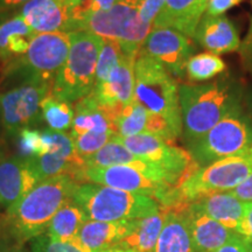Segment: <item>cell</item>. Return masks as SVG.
Here are the masks:
<instances>
[{
    "mask_svg": "<svg viewBox=\"0 0 252 252\" xmlns=\"http://www.w3.org/2000/svg\"><path fill=\"white\" fill-rule=\"evenodd\" d=\"M6 18H7V17H6V15H5V13H4V12H0V24H1L2 23V21H4L5 20V19Z\"/></svg>",
    "mask_w": 252,
    "mask_h": 252,
    "instance_id": "681fc988",
    "label": "cell"
},
{
    "mask_svg": "<svg viewBox=\"0 0 252 252\" xmlns=\"http://www.w3.org/2000/svg\"><path fill=\"white\" fill-rule=\"evenodd\" d=\"M20 15L36 33L71 32L72 17L65 0H30Z\"/></svg>",
    "mask_w": 252,
    "mask_h": 252,
    "instance_id": "e0dca14e",
    "label": "cell"
},
{
    "mask_svg": "<svg viewBox=\"0 0 252 252\" xmlns=\"http://www.w3.org/2000/svg\"><path fill=\"white\" fill-rule=\"evenodd\" d=\"M237 234L244 239L252 251V202H245L244 217L239 225Z\"/></svg>",
    "mask_w": 252,
    "mask_h": 252,
    "instance_id": "f35d334b",
    "label": "cell"
},
{
    "mask_svg": "<svg viewBox=\"0 0 252 252\" xmlns=\"http://www.w3.org/2000/svg\"><path fill=\"white\" fill-rule=\"evenodd\" d=\"M135 220L100 222L88 220L78 231L75 243L87 252H102L117 245L134 229Z\"/></svg>",
    "mask_w": 252,
    "mask_h": 252,
    "instance_id": "d6986e66",
    "label": "cell"
},
{
    "mask_svg": "<svg viewBox=\"0 0 252 252\" xmlns=\"http://www.w3.org/2000/svg\"><path fill=\"white\" fill-rule=\"evenodd\" d=\"M251 2H252V0H251Z\"/></svg>",
    "mask_w": 252,
    "mask_h": 252,
    "instance_id": "f907efd6",
    "label": "cell"
},
{
    "mask_svg": "<svg viewBox=\"0 0 252 252\" xmlns=\"http://www.w3.org/2000/svg\"><path fill=\"white\" fill-rule=\"evenodd\" d=\"M186 213L191 238L197 252H215L238 235L208 216L194 204L188 203Z\"/></svg>",
    "mask_w": 252,
    "mask_h": 252,
    "instance_id": "ffe728a7",
    "label": "cell"
},
{
    "mask_svg": "<svg viewBox=\"0 0 252 252\" xmlns=\"http://www.w3.org/2000/svg\"><path fill=\"white\" fill-rule=\"evenodd\" d=\"M26 159L28 160L32 171L34 172L40 182L60 175H70L76 180L78 172L83 169L52 153H46L40 157L26 158Z\"/></svg>",
    "mask_w": 252,
    "mask_h": 252,
    "instance_id": "f1b7e54d",
    "label": "cell"
},
{
    "mask_svg": "<svg viewBox=\"0 0 252 252\" xmlns=\"http://www.w3.org/2000/svg\"><path fill=\"white\" fill-rule=\"evenodd\" d=\"M115 127L116 135L121 138L149 133L159 135L172 143L178 138L165 118L150 112L134 100L123 108L121 115L116 119Z\"/></svg>",
    "mask_w": 252,
    "mask_h": 252,
    "instance_id": "2e32d148",
    "label": "cell"
},
{
    "mask_svg": "<svg viewBox=\"0 0 252 252\" xmlns=\"http://www.w3.org/2000/svg\"><path fill=\"white\" fill-rule=\"evenodd\" d=\"M102 47L103 37L96 34L87 31L70 33V50L53 84V96L71 104L93 93Z\"/></svg>",
    "mask_w": 252,
    "mask_h": 252,
    "instance_id": "5b68a950",
    "label": "cell"
},
{
    "mask_svg": "<svg viewBox=\"0 0 252 252\" xmlns=\"http://www.w3.org/2000/svg\"><path fill=\"white\" fill-rule=\"evenodd\" d=\"M30 0H0V12L7 11L9 8L18 7V6H24Z\"/></svg>",
    "mask_w": 252,
    "mask_h": 252,
    "instance_id": "f6af8a7d",
    "label": "cell"
},
{
    "mask_svg": "<svg viewBox=\"0 0 252 252\" xmlns=\"http://www.w3.org/2000/svg\"><path fill=\"white\" fill-rule=\"evenodd\" d=\"M42 140L45 145L46 153L55 154L67 161L74 163L81 168H84L83 159L78 156L75 149L71 135L64 132L53 131L48 128L42 132Z\"/></svg>",
    "mask_w": 252,
    "mask_h": 252,
    "instance_id": "1f68e13d",
    "label": "cell"
},
{
    "mask_svg": "<svg viewBox=\"0 0 252 252\" xmlns=\"http://www.w3.org/2000/svg\"><path fill=\"white\" fill-rule=\"evenodd\" d=\"M252 173V145L235 156L201 167L178 188H174L162 208L193 202L207 194L231 191Z\"/></svg>",
    "mask_w": 252,
    "mask_h": 252,
    "instance_id": "8992f818",
    "label": "cell"
},
{
    "mask_svg": "<svg viewBox=\"0 0 252 252\" xmlns=\"http://www.w3.org/2000/svg\"><path fill=\"white\" fill-rule=\"evenodd\" d=\"M215 252H252L249 245L245 243L244 239L239 235H236L234 238H231L228 243L220 247Z\"/></svg>",
    "mask_w": 252,
    "mask_h": 252,
    "instance_id": "60d3db41",
    "label": "cell"
},
{
    "mask_svg": "<svg viewBox=\"0 0 252 252\" xmlns=\"http://www.w3.org/2000/svg\"><path fill=\"white\" fill-rule=\"evenodd\" d=\"M210 0H198L197 5H196V17L198 18V20H201L203 17L204 12H206L207 5Z\"/></svg>",
    "mask_w": 252,
    "mask_h": 252,
    "instance_id": "7dc6e473",
    "label": "cell"
},
{
    "mask_svg": "<svg viewBox=\"0 0 252 252\" xmlns=\"http://www.w3.org/2000/svg\"><path fill=\"white\" fill-rule=\"evenodd\" d=\"M102 252H135V251L130 250V249H125L123 247H119V245H115V247L106 249V250H104Z\"/></svg>",
    "mask_w": 252,
    "mask_h": 252,
    "instance_id": "c3c4849f",
    "label": "cell"
},
{
    "mask_svg": "<svg viewBox=\"0 0 252 252\" xmlns=\"http://www.w3.org/2000/svg\"><path fill=\"white\" fill-rule=\"evenodd\" d=\"M115 135L112 132H86V133L71 135V138L74 140L76 152L84 161L86 158L103 149L109 141L112 140Z\"/></svg>",
    "mask_w": 252,
    "mask_h": 252,
    "instance_id": "836d02e7",
    "label": "cell"
},
{
    "mask_svg": "<svg viewBox=\"0 0 252 252\" xmlns=\"http://www.w3.org/2000/svg\"><path fill=\"white\" fill-rule=\"evenodd\" d=\"M74 111L75 117L70 135L86 132H112L116 134V127L111 118L91 94L75 103Z\"/></svg>",
    "mask_w": 252,
    "mask_h": 252,
    "instance_id": "d4e9b609",
    "label": "cell"
},
{
    "mask_svg": "<svg viewBox=\"0 0 252 252\" xmlns=\"http://www.w3.org/2000/svg\"><path fill=\"white\" fill-rule=\"evenodd\" d=\"M133 100L165 118L176 137L182 135L179 87L160 62L139 54L134 64Z\"/></svg>",
    "mask_w": 252,
    "mask_h": 252,
    "instance_id": "277c9868",
    "label": "cell"
},
{
    "mask_svg": "<svg viewBox=\"0 0 252 252\" xmlns=\"http://www.w3.org/2000/svg\"><path fill=\"white\" fill-rule=\"evenodd\" d=\"M245 87L242 81L224 75L212 83L179 87L182 138L190 145L232 113L244 111Z\"/></svg>",
    "mask_w": 252,
    "mask_h": 252,
    "instance_id": "6da1fadb",
    "label": "cell"
},
{
    "mask_svg": "<svg viewBox=\"0 0 252 252\" xmlns=\"http://www.w3.org/2000/svg\"><path fill=\"white\" fill-rule=\"evenodd\" d=\"M72 200L87 219L100 222H122L152 216L161 210L156 198L97 184H78Z\"/></svg>",
    "mask_w": 252,
    "mask_h": 252,
    "instance_id": "3957f363",
    "label": "cell"
},
{
    "mask_svg": "<svg viewBox=\"0 0 252 252\" xmlns=\"http://www.w3.org/2000/svg\"><path fill=\"white\" fill-rule=\"evenodd\" d=\"M26 158H0V208L7 210L39 184Z\"/></svg>",
    "mask_w": 252,
    "mask_h": 252,
    "instance_id": "9a60e30c",
    "label": "cell"
},
{
    "mask_svg": "<svg viewBox=\"0 0 252 252\" xmlns=\"http://www.w3.org/2000/svg\"><path fill=\"white\" fill-rule=\"evenodd\" d=\"M141 0H118L108 11L90 12L74 24L72 32L87 31L103 39L115 40L126 54L139 55L152 26L139 18ZM71 32V33H72Z\"/></svg>",
    "mask_w": 252,
    "mask_h": 252,
    "instance_id": "ba28073f",
    "label": "cell"
},
{
    "mask_svg": "<svg viewBox=\"0 0 252 252\" xmlns=\"http://www.w3.org/2000/svg\"><path fill=\"white\" fill-rule=\"evenodd\" d=\"M165 210L135 220L134 229L117 245L135 252H154L165 222Z\"/></svg>",
    "mask_w": 252,
    "mask_h": 252,
    "instance_id": "484cf974",
    "label": "cell"
},
{
    "mask_svg": "<svg viewBox=\"0 0 252 252\" xmlns=\"http://www.w3.org/2000/svg\"><path fill=\"white\" fill-rule=\"evenodd\" d=\"M123 55H124V52L117 41L103 39V47L100 50L98 62H97L94 88L100 87L108 82L110 75L119 64Z\"/></svg>",
    "mask_w": 252,
    "mask_h": 252,
    "instance_id": "d6a6232c",
    "label": "cell"
},
{
    "mask_svg": "<svg viewBox=\"0 0 252 252\" xmlns=\"http://www.w3.org/2000/svg\"><path fill=\"white\" fill-rule=\"evenodd\" d=\"M32 252H87L74 241L61 242L43 234L30 242Z\"/></svg>",
    "mask_w": 252,
    "mask_h": 252,
    "instance_id": "d590c367",
    "label": "cell"
},
{
    "mask_svg": "<svg viewBox=\"0 0 252 252\" xmlns=\"http://www.w3.org/2000/svg\"><path fill=\"white\" fill-rule=\"evenodd\" d=\"M36 34L20 14L6 18L0 24V61L11 62L26 54Z\"/></svg>",
    "mask_w": 252,
    "mask_h": 252,
    "instance_id": "603a6c76",
    "label": "cell"
},
{
    "mask_svg": "<svg viewBox=\"0 0 252 252\" xmlns=\"http://www.w3.org/2000/svg\"><path fill=\"white\" fill-rule=\"evenodd\" d=\"M165 0H141L139 5V18L143 23L153 27L154 21L161 11Z\"/></svg>",
    "mask_w": 252,
    "mask_h": 252,
    "instance_id": "8d00e7d4",
    "label": "cell"
},
{
    "mask_svg": "<svg viewBox=\"0 0 252 252\" xmlns=\"http://www.w3.org/2000/svg\"><path fill=\"white\" fill-rule=\"evenodd\" d=\"M116 138L135 157L171 175L178 187L200 168L187 150L159 135L141 133L126 138L116 135Z\"/></svg>",
    "mask_w": 252,
    "mask_h": 252,
    "instance_id": "8fae6325",
    "label": "cell"
},
{
    "mask_svg": "<svg viewBox=\"0 0 252 252\" xmlns=\"http://www.w3.org/2000/svg\"><path fill=\"white\" fill-rule=\"evenodd\" d=\"M139 158L132 154L117 138H112L103 149L84 159V168H104L118 165H134Z\"/></svg>",
    "mask_w": 252,
    "mask_h": 252,
    "instance_id": "83f0119b",
    "label": "cell"
},
{
    "mask_svg": "<svg viewBox=\"0 0 252 252\" xmlns=\"http://www.w3.org/2000/svg\"><path fill=\"white\" fill-rule=\"evenodd\" d=\"M225 70V62L219 55L209 52L193 55L186 64V74L191 82L209 81Z\"/></svg>",
    "mask_w": 252,
    "mask_h": 252,
    "instance_id": "f546056e",
    "label": "cell"
},
{
    "mask_svg": "<svg viewBox=\"0 0 252 252\" xmlns=\"http://www.w3.org/2000/svg\"><path fill=\"white\" fill-rule=\"evenodd\" d=\"M70 50V33H37L32 40L26 54L12 60L6 74L20 83L41 82L54 84V81L67 61Z\"/></svg>",
    "mask_w": 252,
    "mask_h": 252,
    "instance_id": "9c48e42d",
    "label": "cell"
},
{
    "mask_svg": "<svg viewBox=\"0 0 252 252\" xmlns=\"http://www.w3.org/2000/svg\"><path fill=\"white\" fill-rule=\"evenodd\" d=\"M138 55L124 53L106 83L94 88L91 94L115 124L123 108L133 100L134 64Z\"/></svg>",
    "mask_w": 252,
    "mask_h": 252,
    "instance_id": "5bb4252c",
    "label": "cell"
},
{
    "mask_svg": "<svg viewBox=\"0 0 252 252\" xmlns=\"http://www.w3.org/2000/svg\"><path fill=\"white\" fill-rule=\"evenodd\" d=\"M52 89L49 83L27 82L0 94V118L5 131L18 134L37 124L42 119L41 104Z\"/></svg>",
    "mask_w": 252,
    "mask_h": 252,
    "instance_id": "7c38bea8",
    "label": "cell"
},
{
    "mask_svg": "<svg viewBox=\"0 0 252 252\" xmlns=\"http://www.w3.org/2000/svg\"><path fill=\"white\" fill-rule=\"evenodd\" d=\"M251 145L252 127L242 111L222 119L203 137L188 145L187 151L201 168L235 156Z\"/></svg>",
    "mask_w": 252,
    "mask_h": 252,
    "instance_id": "30bf717a",
    "label": "cell"
},
{
    "mask_svg": "<svg viewBox=\"0 0 252 252\" xmlns=\"http://www.w3.org/2000/svg\"><path fill=\"white\" fill-rule=\"evenodd\" d=\"M117 1L118 0H91L89 13L97 11H108Z\"/></svg>",
    "mask_w": 252,
    "mask_h": 252,
    "instance_id": "ee69618b",
    "label": "cell"
},
{
    "mask_svg": "<svg viewBox=\"0 0 252 252\" xmlns=\"http://www.w3.org/2000/svg\"><path fill=\"white\" fill-rule=\"evenodd\" d=\"M42 121L46 122L48 127L53 131L64 132L72 126L75 111L71 104L56 98L52 94L43 99L41 104Z\"/></svg>",
    "mask_w": 252,
    "mask_h": 252,
    "instance_id": "4dcf8cb0",
    "label": "cell"
},
{
    "mask_svg": "<svg viewBox=\"0 0 252 252\" xmlns=\"http://www.w3.org/2000/svg\"><path fill=\"white\" fill-rule=\"evenodd\" d=\"M87 220L82 208L72 198H69L50 220L46 234L56 241L71 242L77 237L78 231Z\"/></svg>",
    "mask_w": 252,
    "mask_h": 252,
    "instance_id": "4316f807",
    "label": "cell"
},
{
    "mask_svg": "<svg viewBox=\"0 0 252 252\" xmlns=\"http://www.w3.org/2000/svg\"><path fill=\"white\" fill-rule=\"evenodd\" d=\"M231 193L243 202H252V173L248 176L247 180L231 190Z\"/></svg>",
    "mask_w": 252,
    "mask_h": 252,
    "instance_id": "b9f144b4",
    "label": "cell"
},
{
    "mask_svg": "<svg viewBox=\"0 0 252 252\" xmlns=\"http://www.w3.org/2000/svg\"><path fill=\"white\" fill-rule=\"evenodd\" d=\"M0 252H30L21 248V245H8L0 243Z\"/></svg>",
    "mask_w": 252,
    "mask_h": 252,
    "instance_id": "bcb514c9",
    "label": "cell"
},
{
    "mask_svg": "<svg viewBox=\"0 0 252 252\" xmlns=\"http://www.w3.org/2000/svg\"><path fill=\"white\" fill-rule=\"evenodd\" d=\"M238 53L244 69L252 76V18L250 19L247 35L239 46Z\"/></svg>",
    "mask_w": 252,
    "mask_h": 252,
    "instance_id": "74e56055",
    "label": "cell"
},
{
    "mask_svg": "<svg viewBox=\"0 0 252 252\" xmlns=\"http://www.w3.org/2000/svg\"><path fill=\"white\" fill-rule=\"evenodd\" d=\"M243 106H244L245 116H247V119L249 121V123H250L252 127V87L245 88Z\"/></svg>",
    "mask_w": 252,
    "mask_h": 252,
    "instance_id": "7bdbcfd3",
    "label": "cell"
},
{
    "mask_svg": "<svg viewBox=\"0 0 252 252\" xmlns=\"http://www.w3.org/2000/svg\"><path fill=\"white\" fill-rule=\"evenodd\" d=\"M243 0H210L208 2L204 14L212 15V17H219L224 15L226 11L241 4Z\"/></svg>",
    "mask_w": 252,
    "mask_h": 252,
    "instance_id": "ab89813d",
    "label": "cell"
},
{
    "mask_svg": "<svg viewBox=\"0 0 252 252\" xmlns=\"http://www.w3.org/2000/svg\"><path fill=\"white\" fill-rule=\"evenodd\" d=\"M195 47L187 35L172 28H152L139 54L160 62L173 77H184Z\"/></svg>",
    "mask_w": 252,
    "mask_h": 252,
    "instance_id": "4fadbf2b",
    "label": "cell"
},
{
    "mask_svg": "<svg viewBox=\"0 0 252 252\" xmlns=\"http://www.w3.org/2000/svg\"><path fill=\"white\" fill-rule=\"evenodd\" d=\"M78 182L70 175H60L37 184L30 193L6 210L7 234L23 245L47 231L58 210L72 197Z\"/></svg>",
    "mask_w": 252,
    "mask_h": 252,
    "instance_id": "7a4b0ae2",
    "label": "cell"
},
{
    "mask_svg": "<svg viewBox=\"0 0 252 252\" xmlns=\"http://www.w3.org/2000/svg\"><path fill=\"white\" fill-rule=\"evenodd\" d=\"M187 206L161 207L166 217L154 252H197L189 230Z\"/></svg>",
    "mask_w": 252,
    "mask_h": 252,
    "instance_id": "44dd1931",
    "label": "cell"
},
{
    "mask_svg": "<svg viewBox=\"0 0 252 252\" xmlns=\"http://www.w3.org/2000/svg\"><path fill=\"white\" fill-rule=\"evenodd\" d=\"M194 40L216 55L236 52L241 46L237 28L225 15L212 17L203 14L195 31Z\"/></svg>",
    "mask_w": 252,
    "mask_h": 252,
    "instance_id": "ac0fdd59",
    "label": "cell"
},
{
    "mask_svg": "<svg viewBox=\"0 0 252 252\" xmlns=\"http://www.w3.org/2000/svg\"><path fill=\"white\" fill-rule=\"evenodd\" d=\"M76 181L78 184L90 182L146 195L156 198L161 207L167 202L173 189L178 187L171 175L141 159L134 165L83 168L76 175Z\"/></svg>",
    "mask_w": 252,
    "mask_h": 252,
    "instance_id": "52a82bcc",
    "label": "cell"
},
{
    "mask_svg": "<svg viewBox=\"0 0 252 252\" xmlns=\"http://www.w3.org/2000/svg\"><path fill=\"white\" fill-rule=\"evenodd\" d=\"M198 0H165L152 28H172L194 37L200 20L196 17Z\"/></svg>",
    "mask_w": 252,
    "mask_h": 252,
    "instance_id": "cb8c5ba5",
    "label": "cell"
},
{
    "mask_svg": "<svg viewBox=\"0 0 252 252\" xmlns=\"http://www.w3.org/2000/svg\"><path fill=\"white\" fill-rule=\"evenodd\" d=\"M190 203L225 226L226 229L237 234L244 217L245 202L235 196L231 191H220V193L203 195Z\"/></svg>",
    "mask_w": 252,
    "mask_h": 252,
    "instance_id": "7402d4cb",
    "label": "cell"
},
{
    "mask_svg": "<svg viewBox=\"0 0 252 252\" xmlns=\"http://www.w3.org/2000/svg\"><path fill=\"white\" fill-rule=\"evenodd\" d=\"M19 150L24 158L40 157L46 154L45 145L42 140V132L33 127L24 128L18 133Z\"/></svg>",
    "mask_w": 252,
    "mask_h": 252,
    "instance_id": "e575fe53",
    "label": "cell"
}]
</instances>
